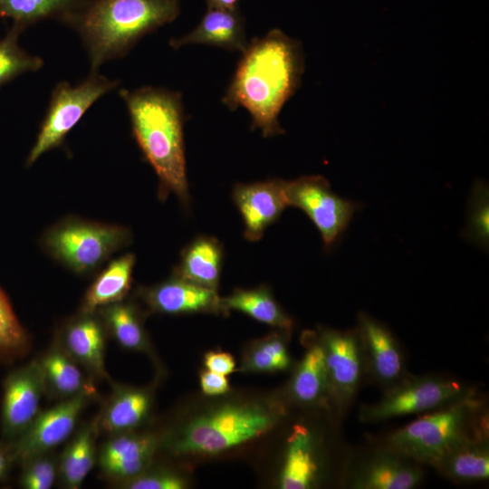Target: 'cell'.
Returning a JSON list of instances; mask_svg holds the SVG:
<instances>
[{"mask_svg": "<svg viewBox=\"0 0 489 489\" xmlns=\"http://www.w3.org/2000/svg\"><path fill=\"white\" fill-rule=\"evenodd\" d=\"M224 97L230 110L244 108L252 129L264 137L283 134L278 116L301 84L304 70L302 44L279 29L248 43Z\"/></svg>", "mask_w": 489, "mask_h": 489, "instance_id": "6da1fadb", "label": "cell"}, {"mask_svg": "<svg viewBox=\"0 0 489 489\" xmlns=\"http://www.w3.org/2000/svg\"><path fill=\"white\" fill-rule=\"evenodd\" d=\"M133 136L159 179L162 197L172 192L189 204L181 94L165 88L120 89Z\"/></svg>", "mask_w": 489, "mask_h": 489, "instance_id": "7a4b0ae2", "label": "cell"}, {"mask_svg": "<svg viewBox=\"0 0 489 489\" xmlns=\"http://www.w3.org/2000/svg\"><path fill=\"white\" fill-rule=\"evenodd\" d=\"M179 13L180 0H88L68 26L80 36L91 72H98Z\"/></svg>", "mask_w": 489, "mask_h": 489, "instance_id": "3957f363", "label": "cell"}, {"mask_svg": "<svg viewBox=\"0 0 489 489\" xmlns=\"http://www.w3.org/2000/svg\"><path fill=\"white\" fill-rule=\"evenodd\" d=\"M480 403L475 396L426 414L386 439V449L417 463L434 465L460 443L485 428L475 417Z\"/></svg>", "mask_w": 489, "mask_h": 489, "instance_id": "277c9868", "label": "cell"}, {"mask_svg": "<svg viewBox=\"0 0 489 489\" xmlns=\"http://www.w3.org/2000/svg\"><path fill=\"white\" fill-rule=\"evenodd\" d=\"M278 412L257 404L227 405L201 415L168 440L175 455H211L250 441L268 431Z\"/></svg>", "mask_w": 489, "mask_h": 489, "instance_id": "5b68a950", "label": "cell"}, {"mask_svg": "<svg viewBox=\"0 0 489 489\" xmlns=\"http://www.w3.org/2000/svg\"><path fill=\"white\" fill-rule=\"evenodd\" d=\"M130 238V232L123 226L70 218L46 231L42 243L53 258L76 273H85L96 269Z\"/></svg>", "mask_w": 489, "mask_h": 489, "instance_id": "8992f818", "label": "cell"}, {"mask_svg": "<svg viewBox=\"0 0 489 489\" xmlns=\"http://www.w3.org/2000/svg\"><path fill=\"white\" fill-rule=\"evenodd\" d=\"M119 84V81L98 72H91L85 80L74 86L65 81L58 82L25 165L32 166L43 154L60 147L92 104Z\"/></svg>", "mask_w": 489, "mask_h": 489, "instance_id": "52a82bcc", "label": "cell"}, {"mask_svg": "<svg viewBox=\"0 0 489 489\" xmlns=\"http://www.w3.org/2000/svg\"><path fill=\"white\" fill-rule=\"evenodd\" d=\"M475 396L465 385L444 377H405L388 388L376 403L360 410L362 422H379L396 417L436 410Z\"/></svg>", "mask_w": 489, "mask_h": 489, "instance_id": "ba28073f", "label": "cell"}, {"mask_svg": "<svg viewBox=\"0 0 489 489\" xmlns=\"http://www.w3.org/2000/svg\"><path fill=\"white\" fill-rule=\"evenodd\" d=\"M288 206L302 209L321 233L325 247H331L348 227L358 204L331 191L321 176H303L285 182Z\"/></svg>", "mask_w": 489, "mask_h": 489, "instance_id": "9c48e42d", "label": "cell"}, {"mask_svg": "<svg viewBox=\"0 0 489 489\" xmlns=\"http://www.w3.org/2000/svg\"><path fill=\"white\" fill-rule=\"evenodd\" d=\"M94 394L82 393L40 412L16 440L7 443L14 464L21 465L31 457L49 453L66 441Z\"/></svg>", "mask_w": 489, "mask_h": 489, "instance_id": "30bf717a", "label": "cell"}, {"mask_svg": "<svg viewBox=\"0 0 489 489\" xmlns=\"http://www.w3.org/2000/svg\"><path fill=\"white\" fill-rule=\"evenodd\" d=\"M44 393L43 376L37 359L5 376L1 405L3 441L14 442L31 426L40 413V403Z\"/></svg>", "mask_w": 489, "mask_h": 489, "instance_id": "8fae6325", "label": "cell"}, {"mask_svg": "<svg viewBox=\"0 0 489 489\" xmlns=\"http://www.w3.org/2000/svg\"><path fill=\"white\" fill-rule=\"evenodd\" d=\"M323 348L330 398L347 407L360 385L365 358L359 331L324 330L319 340Z\"/></svg>", "mask_w": 489, "mask_h": 489, "instance_id": "7c38bea8", "label": "cell"}, {"mask_svg": "<svg viewBox=\"0 0 489 489\" xmlns=\"http://www.w3.org/2000/svg\"><path fill=\"white\" fill-rule=\"evenodd\" d=\"M285 180L271 179L251 184H236L233 199L244 224V238L259 240L288 206Z\"/></svg>", "mask_w": 489, "mask_h": 489, "instance_id": "4fadbf2b", "label": "cell"}, {"mask_svg": "<svg viewBox=\"0 0 489 489\" xmlns=\"http://www.w3.org/2000/svg\"><path fill=\"white\" fill-rule=\"evenodd\" d=\"M358 321L365 365L374 379L388 388L407 377L398 344L387 327L369 315L360 312Z\"/></svg>", "mask_w": 489, "mask_h": 489, "instance_id": "5bb4252c", "label": "cell"}, {"mask_svg": "<svg viewBox=\"0 0 489 489\" xmlns=\"http://www.w3.org/2000/svg\"><path fill=\"white\" fill-rule=\"evenodd\" d=\"M156 446V438L149 434L110 436L100 449V467L109 478L125 483L147 470Z\"/></svg>", "mask_w": 489, "mask_h": 489, "instance_id": "9a60e30c", "label": "cell"}, {"mask_svg": "<svg viewBox=\"0 0 489 489\" xmlns=\"http://www.w3.org/2000/svg\"><path fill=\"white\" fill-rule=\"evenodd\" d=\"M58 344L91 377L110 380L105 368V327L94 313H81L70 321Z\"/></svg>", "mask_w": 489, "mask_h": 489, "instance_id": "2e32d148", "label": "cell"}, {"mask_svg": "<svg viewBox=\"0 0 489 489\" xmlns=\"http://www.w3.org/2000/svg\"><path fill=\"white\" fill-rule=\"evenodd\" d=\"M142 297L155 312L178 314L222 311L216 291L174 274V277L142 290Z\"/></svg>", "mask_w": 489, "mask_h": 489, "instance_id": "e0dca14e", "label": "cell"}, {"mask_svg": "<svg viewBox=\"0 0 489 489\" xmlns=\"http://www.w3.org/2000/svg\"><path fill=\"white\" fill-rule=\"evenodd\" d=\"M415 461L385 449L357 471L351 480L356 489H411L423 478L421 468Z\"/></svg>", "mask_w": 489, "mask_h": 489, "instance_id": "ac0fdd59", "label": "cell"}, {"mask_svg": "<svg viewBox=\"0 0 489 489\" xmlns=\"http://www.w3.org/2000/svg\"><path fill=\"white\" fill-rule=\"evenodd\" d=\"M193 43L208 44L243 53L248 44L244 19L238 9L207 8L193 31L169 41V45L174 49Z\"/></svg>", "mask_w": 489, "mask_h": 489, "instance_id": "d6986e66", "label": "cell"}, {"mask_svg": "<svg viewBox=\"0 0 489 489\" xmlns=\"http://www.w3.org/2000/svg\"><path fill=\"white\" fill-rule=\"evenodd\" d=\"M151 406L148 390L125 386H113L97 416L99 431L110 436L130 432L146 418Z\"/></svg>", "mask_w": 489, "mask_h": 489, "instance_id": "ffe728a7", "label": "cell"}, {"mask_svg": "<svg viewBox=\"0 0 489 489\" xmlns=\"http://www.w3.org/2000/svg\"><path fill=\"white\" fill-rule=\"evenodd\" d=\"M487 428L468 437L441 457L433 466L456 482L485 480L489 476Z\"/></svg>", "mask_w": 489, "mask_h": 489, "instance_id": "44dd1931", "label": "cell"}, {"mask_svg": "<svg viewBox=\"0 0 489 489\" xmlns=\"http://www.w3.org/2000/svg\"><path fill=\"white\" fill-rule=\"evenodd\" d=\"M45 393L61 400L78 396L82 393H95L90 379L84 377L79 366L55 342L40 359Z\"/></svg>", "mask_w": 489, "mask_h": 489, "instance_id": "7402d4cb", "label": "cell"}, {"mask_svg": "<svg viewBox=\"0 0 489 489\" xmlns=\"http://www.w3.org/2000/svg\"><path fill=\"white\" fill-rule=\"evenodd\" d=\"M222 244L211 236H198L186 246L175 275L216 290L223 262Z\"/></svg>", "mask_w": 489, "mask_h": 489, "instance_id": "603a6c76", "label": "cell"}, {"mask_svg": "<svg viewBox=\"0 0 489 489\" xmlns=\"http://www.w3.org/2000/svg\"><path fill=\"white\" fill-rule=\"evenodd\" d=\"M97 419L82 425L64 448L58 463V475L70 489L81 487L96 462Z\"/></svg>", "mask_w": 489, "mask_h": 489, "instance_id": "cb8c5ba5", "label": "cell"}, {"mask_svg": "<svg viewBox=\"0 0 489 489\" xmlns=\"http://www.w3.org/2000/svg\"><path fill=\"white\" fill-rule=\"evenodd\" d=\"M318 473L313 439L303 426H295L288 439V446L281 474L283 489H306L313 485Z\"/></svg>", "mask_w": 489, "mask_h": 489, "instance_id": "d4e9b609", "label": "cell"}, {"mask_svg": "<svg viewBox=\"0 0 489 489\" xmlns=\"http://www.w3.org/2000/svg\"><path fill=\"white\" fill-rule=\"evenodd\" d=\"M134 264L135 256L132 254L112 261L88 289L81 313H94L105 306L122 301L130 287Z\"/></svg>", "mask_w": 489, "mask_h": 489, "instance_id": "484cf974", "label": "cell"}, {"mask_svg": "<svg viewBox=\"0 0 489 489\" xmlns=\"http://www.w3.org/2000/svg\"><path fill=\"white\" fill-rule=\"evenodd\" d=\"M88 0H0V17L27 28L45 20L69 25Z\"/></svg>", "mask_w": 489, "mask_h": 489, "instance_id": "4316f807", "label": "cell"}, {"mask_svg": "<svg viewBox=\"0 0 489 489\" xmlns=\"http://www.w3.org/2000/svg\"><path fill=\"white\" fill-rule=\"evenodd\" d=\"M292 398L313 404L330 397L325 355L321 342L313 343L299 364L291 383Z\"/></svg>", "mask_w": 489, "mask_h": 489, "instance_id": "83f0119b", "label": "cell"}, {"mask_svg": "<svg viewBox=\"0 0 489 489\" xmlns=\"http://www.w3.org/2000/svg\"><path fill=\"white\" fill-rule=\"evenodd\" d=\"M220 305L222 311H238L282 330L288 331L292 326V320L281 309L265 287L236 289L230 296L220 298Z\"/></svg>", "mask_w": 489, "mask_h": 489, "instance_id": "f1b7e54d", "label": "cell"}, {"mask_svg": "<svg viewBox=\"0 0 489 489\" xmlns=\"http://www.w3.org/2000/svg\"><path fill=\"white\" fill-rule=\"evenodd\" d=\"M99 311L105 329L122 348L133 351L148 350L146 332L133 305L120 301Z\"/></svg>", "mask_w": 489, "mask_h": 489, "instance_id": "f546056e", "label": "cell"}, {"mask_svg": "<svg viewBox=\"0 0 489 489\" xmlns=\"http://www.w3.org/2000/svg\"><path fill=\"white\" fill-rule=\"evenodd\" d=\"M25 29L13 23L5 36L0 38V88L43 66L44 62L40 56L29 53L19 43V38Z\"/></svg>", "mask_w": 489, "mask_h": 489, "instance_id": "4dcf8cb0", "label": "cell"}, {"mask_svg": "<svg viewBox=\"0 0 489 489\" xmlns=\"http://www.w3.org/2000/svg\"><path fill=\"white\" fill-rule=\"evenodd\" d=\"M31 350V339L0 287V362L12 364Z\"/></svg>", "mask_w": 489, "mask_h": 489, "instance_id": "1f68e13d", "label": "cell"}, {"mask_svg": "<svg viewBox=\"0 0 489 489\" xmlns=\"http://www.w3.org/2000/svg\"><path fill=\"white\" fill-rule=\"evenodd\" d=\"M464 237L485 249L489 241V192L484 182H476L469 201Z\"/></svg>", "mask_w": 489, "mask_h": 489, "instance_id": "d6a6232c", "label": "cell"}, {"mask_svg": "<svg viewBox=\"0 0 489 489\" xmlns=\"http://www.w3.org/2000/svg\"><path fill=\"white\" fill-rule=\"evenodd\" d=\"M291 363L283 340L271 335L259 341L246 359V367L256 371L283 370Z\"/></svg>", "mask_w": 489, "mask_h": 489, "instance_id": "836d02e7", "label": "cell"}, {"mask_svg": "<svg viewBox=\"0 0 489 489\" xmlns=\"http://www.w3.org/2000/svg\"><path fill=\"white\" fill-rule=\"evenodd\" d=\"M20 465L19 484L25 489H49L58 475V464L49 453L31 457Z\"/></svg>", "mask_w": 489, "mask_h": 489, "instance_id": "e575fe53", "label": "cell"}, {"mask_svg": "<svg viewBox=\"0 0 489 489\" xmlns=\"http://www.w3.org/2000/svg\"><path fill=\"white\" fill-rule=\"evenodd\" d=\"M123 484L130 489H182L186 486L180 476L168 472L142 473Z\"/></svg>", "mask_w": 489, "mask_h": 489, "instance_id": "d590c367", "label": "cell"}, {"mask_svg": "<svg viewBox=\"0 0 489 489\" xmlns=\"http://www.w3.org/2000/svg\"><path fill=\"white\" fill-rule=\"evenodd\" d=\"M205 366L210 371L225 376L235 370V362L229 353L210 351L205 356Z\"/></svg>", "mask_w": 489, "mask_h": 489, "instance_id": "8d00e7d4", "label": "cell"}, {"mask_svg": "<svg viewBox=\"0 0 489 489\" xmlns=\"http://www.w3.org/2000/svg\"><path fill=\"white\" fill-rule=\"evenodd\" d=\"M200 384L203 392L210 396L221 395L229 390L226 378L208 369L201 373Z\"/></svg>", "mask_w": 489, "mask_h": 489, "instance_id": "74e56055", "label": "cell"}, {"mask_svg": "<svg viewBox=\"0 0 489 489\" xmlns=\"http://www.w3.org/2000/svg\"><path fill=\"white\" fill-rule=\"evenodd\" d=\"M14 465L6 442L0 441V482L7 479L12 467Z\"/></svg>", "mask_w": 489, "mask_h": 489, "instance_id": "f35d334b", "label": "cell"}, {"mask_svg": "<svg viewBox=\"0 0 489 489\" xmlns=\"http://www.w3.org/2000/svg\"><path fill=\"white\" fill-rule=\"evenodd\" d=\"M239 0H206L207 8H219L225 10L238 9Z\"/></svg>", "mask_w": 489, "mask_h": 489, "instance_id": "ab89813d", "label": "cell"}]
</instances>
